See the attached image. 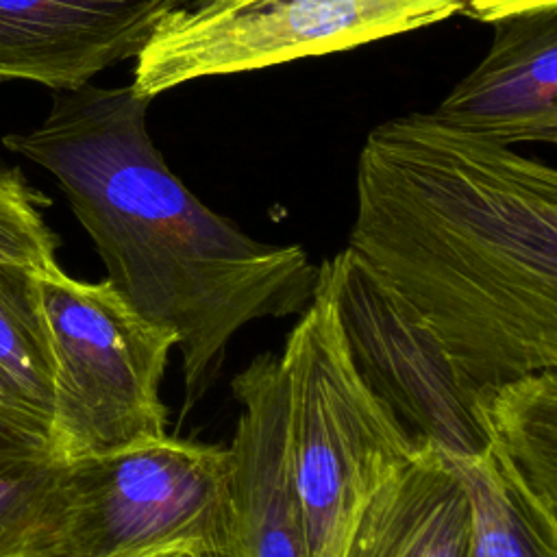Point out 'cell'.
Here are the masks:
<instances>
[{"label":"cell","mask_w":557,"mask_h":557,"mask_svg":"<svg viewBox=\"0 0 557 557\" xmlns=\"http://www.w3.org/2000/svg\"><path fill=\"white\" fill-rule=\"evenodd\" d=\"M307 557H342L370 494L420 446L357 374L318 265L313 298L281 350Z\"/></svg>","instance_id":"obj_3"},{"label":"cell","mask_w":557,"mask_h":557,"mask_svg":"<svg viewBox=\"0 0 557 557\" xmlns=\"http://www.w3.org/2000/svg\"><path fill=\"white\" fill-rule=\"evenodd\" d=\"M470 500L455 459L429 442L363 503L342 557H466Z\"/></svg>","instance_id":"obj_11"},{"label":"cell","mask_w":557,"mask_h":557,"mask_svg":"<svg viewBox=\"0 0 557 557\" xmlns=\"http://www.w3.org/2000/svg\"><path fill=\"white\" fill-rule=\"evenodd\" d=\"M174 544L231 557L226 446L165 435L65 463L61 518L41 557H128Z\"/></svg>","instance_id":"obj_5"},{"label":"cell","mask_w":557,"mask_h":557,"mask_svg":"<svg viewBox=\"0 0 557 557\" xmlns=\"http://www.w3.org/2000/svg\"><path fill=\"white\" fill-rule=\"evenodd\" d=\"M350 361L368 389L420 442L455 461L487 453L481 389L433 329L348 248L320 263Z\"/></svg>","instance_id":"obj_7"},{"label":"cell","mask_w":557,"mask_h":557,"mask_svg":"<svg viewBox=\"0 0 557 557\" xmlns=\"http://www.w3.org/2000/svg\"><path fill=\"white\" fill-rule=\"evenodd\" d=\"M183 0H0V81L76 89L135 59Z\"/></svg>","instance_id":"obj_9"},{"label":"cell","mask_w":557,"mask_h":557,"mask_svg":"<svg viewBox=\"0 0 557 557\" xmlns=\"http://www.w3.org/2000/svg\"><path fill=\"white\" fill-rule=\"evenodd\" d=\"M37 287L54 368L52 455L72 463L163 440L161 381L176 335L139 315L107 278L78 281L52 263L37 272Z\"/></svg>","instance_id":"obj_4"},{"label":"cell","mask_w":557,"mask_h":557,"mask_svg":"<svg viewBox=\"0 0 557 557\" xmlns=\"http://www.w3.org/2000/svg\"><path fill=\"white\" fill-rule=\"evenodd\" d=\"M63 472L48 440L0 422V557H41L63 507Z\"/></svg>","instance_id":"obj_14"},{"label":"cell","mask_w":557,"mask_h":557,"mask_svg":"<svg viewBox=\"0 0 557 557\" xmlns=\"http://www.w3.org/2000/svg\"><path fill=\"white\" fill-rule=\"evenodd\" d=\"M231 389L242 407L226 446L231 557H307L281 355H257Z\"/></svg>","instance_id":"obj_8"},{"label":"cell","mask_w":557,"mask_h":557,"mask_svg":"<svg viewBox=\"0 0 557 557\" xmlns=\"http://www.w3.org/2000/svg\"><path fill=\"white\" fill-rule=\"evenodd\" d=\"M148 102L133 85L61 89L41 124L2 144L54 176L113 289L176 335L189 409L239 329L302 313L318 265L300 246L257 242L200 202L152 144Z\"/></svg>","instance_id":"obj_2"},{"label":"cell","mask_w":557,"mask_h":557,"mask_svg":"<svg viewBox=\"0 0 557 557\" xmlns=\"http://www.w3.org/2000/svg\"><path fill=\"white\" fill-rule=\"evenodd\" d=\"M557 7V0H461V11L481 22H498L511 15L550 9Z\"/></svg>","instance_id":"obj_17"},{"label":"cell","mask_w":557,"mask_h":557,"mask_svg":"<svg viewBox=\"0 0 557 557\" xmlns=\"http://www.w3.org/2000/svg\"><path fill=\"white\" fill-rule=\"evenodd\" d=\"M442 122L511 146L557 139V7L494 22L483 61L433 111Z\"/></svg>","instance_id":"obj_10"},{"label":"cell","mask_w":557,"mask_h":557,"mask_svg":"<svg viewBox=\"0 0 557 557\" xmlns=\"http://www.w3.org/2000/svg\"><path fill=\"white\" fill-rule=\"evenodd\" d=\"M457 466L470 500L466 557H557V518L533 505L490 450Z\"/></svg>","instance_id":"obj_15"},{"label":"cell","mask_w":557,"mask_h":557,"mask_svg":"<svg viewBox=\"0 0 557 557\" xmlns=\"http://www.w3.org/2000/svg\"><path fill=\"white\" fill-rule=\"evenodd\" d=\"M128 557H215V555H209V553H205L200 548H194V546H187V544H174V546L150 548V550H144V553L128 555Z\"/></svg>","instance_id":"obj_18"},{"label":"cell","mask_w":557,"mask_h":557,"mask_svg":"<svg viewBox=\"0 0 557 557\" xmlns=\"http://www.w3.org/2000/svg\"><path fill=\"white\" fill-rule=\"evenodd\" d=\"M48 200L22 176L0 163V261L46 268L57 263V237L41 207Z\"/></svg>","instance_id":"obj_16"},{"label":"cell","mask_w":557,"mask_h":557,"mask_svg":"<svg viewBox=\"0 0 557 557\" xmlns=\"http://www.w3.org/2000/svg\"><path fill=\"white\" fill-rule=\"evenodd\" d=\"M461 0H209L176 7L135 57L133 87L183 83L348 50L442 22Z\"/></svg>","instance_id":"obj_6"},{"label":"cell","mask_w":557,"mask_h":557,"mask_svg":"<svg viewBox=\"0 0 557 557\" xmlns=\"http://www.w3.org/2000/svg\"><path fill=\"white\" fill-rule=\"evenodd\" d=\"M200 2H209V0H183L181 7H187V4H200Z\"/></svg>","instance_id":"obj_19"},{"label":"cell","mask_w":557,"mask_h":557,"mask_svg":"<svg viewBox=\"0 0 557 557\" xmlns=\"http://www.w3.org/2000/svg\"><path fill=\"white\" fill-rule=\"evenodd\" d=\"M490 453L544 513L557 518V370H535L481 389Z\"/></svg>","instance_id":"obj_12"},{"label":"cell","mask_w":557,"mask_h":557,"mask_svg":"<svg viewBox=\"0 0 557 557\" xmlns=\"http://www.w3.org/2000/svg\"><path fill=\"white\" fill-rule=\"evenodd\" d=\"M39 270L0 261V422L48 440L54 368Z\"/></svg>","instance_id":"obj_13"},{"label":"cell","mask_w":557,"mask_h":557,"mask_svg":"<svg viewBox=\"0 0 557 557\" xmlns=\"http://www.w3.org/2000/svg\"><path fill=\"white\" fill-rule=\"evenodd\" d=\"M476 389L557 368V172L433 113L374 126L346 246Z\"/></svg>","instance_id":"obj_1"}]
</instances>
